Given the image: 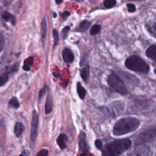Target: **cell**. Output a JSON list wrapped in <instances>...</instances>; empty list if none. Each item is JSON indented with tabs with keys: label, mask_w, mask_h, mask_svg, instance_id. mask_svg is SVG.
Listing matches in <instances>:
<instances>
[{
	"label": "cell",
	"mask_w": 156,
	"mask_h": 156,
	"mask_svg": "<svg viewBox=\"0 0 156 156\" xmlns=\"http://www.w3.org/2000/svg\"><path fill=\"white\" fill-rule=\"evenodd\" d=\"M140 125V120L133 116H126L119 119L113 129V134L115 136L124 135L136 130Z\"/></svg>",
	"instance_id": "cell-1"
},
{
	"label": "cell",
	"mask_w": 156,
	"mask_h": 156,
	"mask_svg": "<svg viewBox=\"0 0 156 156\" xmlns=\"http://www.w3.org/2000/svg\"><path fill=\"white\" fill-rule=\"evenodd\" d=\"M132 144L129 138L118 139L107 143L102 149V156H119Z\"/></svg>",
	"instance_id": "cell-2"
},
{
	"label": "cell",
	"mask_w": 156,
	"mask_h": 156,
	"mask_svg": "<svg viewBox=\"0 0 156 156\" xmlns=\"http://www.w3.org/2000/svg\"><path fill=\"white\" fill-rule=\"evenodd\" d=\"M125 66L133 71L147 74L149 71V65L141 57L137 55H131L129 57L125 62Z\"/></svg>",
	"instance_id": "cell-3"
},
{
	"label": "cell",
	"mask_w": 156,
	"mask_h": 156,
	"mask_svg": "<svg viewBox=\"0 0 156 156\" xmlns=\"http://www.w3.org/2000/svg\"><path fill=\"white\" fill-rule=\"evenodd\" d=\"M107 83L108 85L116 92L121 95L128 94V90L122 80L114 73H111L107 77Z\"/></svg>",
	"instance_id": "cell-4"
},
{
	"label": "cell",
	"mask_w": 156,
	"mask_h": 156,
	"mask_svg": "<svg viewBox=\"0 0 156 156\" xmlns=\"http://www.w3.org/2000/svg\"><path fill=\"white\" fill-rule=\"evenodd\" d=\"M156 138V129L154 127L148 128L141 132L137 136V144H143L151 142Z\"/></svg>",
	"instance_id": "cell-5"
},
{
	"label": "cell",
	"mask_w": 156,
	"mask_h": 156,
	"mask_svg": "<svg viewBox=\"0 0 156 156\" xmlns=\"http://www.w3.org/2000/svg\"><path fill=\"white\" fill-rule=\"evenodd\" d=\"M39 125V118L37 112L35 110H33L32 112V118L31 121V132L30 136V141L32 144H35L37 134H38V129Z\"/></svg>",
	"instance_id": "cell-6"
},
{
	"label": "cell",
	"mask_w": 156,
	"mask_h": 156,
	"mask_svg": "<svg viewBox=\"0 0 156 156\" xmlns=\"http://www.w3.org/2000/svg\"><path fill=\"white\" fill-rule=\"evenodd\" d=\"M150 150L148 147L143 146L142 144H138L136 147L129 154L128 156H149Z\"/></svg>",
	"instance_id": "cell-7"
},
{
	"label": "cell",
	"mask_w": 156,
	"mask_h": 156,
	"mask_svg": "<svg viewBox=\"0 0 156 156\" xmlns=\"http://www.w3.org/2000/svg\"><path fill=\"white\" fill-rule=\"evenodd\" d=\"M79 149L82 153H86L89 150L88 144L86 141V135L83 132H80L79 136Z\"/></svg>",
	"instance_id": "cell-8"
},
{
	"label": "cell",
	"mask_w": 156,
	"mask_h": 156,
	"mask_svg": "<svg viewBox=\"0 0 156 156\" xmlns=\"http://www.w3.org/2000/svg\"><path fill=\"white\" fill-rule=\"evenodd\" d=\"M62 57L64 62L66 63H71L74 59V56L72 51L67 48L63 50Z\"/></svg>",
	"instance_id": "cell-9"
},
{
	"label": "cell",
	"mask_w": 156,
	"mask_h": 156,
	"mask_svg": "<svg viewBox=\"0 0 156 156\" xmlns=\"http://www.w3.org/2000/svg\"><path fill=\"white\" fill-rule=\"evenodd\" d=\"M145 27L149 33L156 38V20H151L146 24Z\"/></svg>",
	"instance_id": "cell-10"
},
{
	"label": "cell",
	"mask_w": 156,
	"mask_h": 156,
	"mask_svg": "<svg viewBox=\"0 0 156 156\" xmlns=\"http://www.w3.org/2000/svg\"><path fill=\"white\" fill-rule=\"evenodd\" d=\"M53 109V101L52 98L50 94H48L46 99L44 112L46 115H49L51 113Z\"/></svg>",
	"instance_id": "cell-11"
},
{
	"label": "cell",
	"mask_w": 156,
	"mask_h": 156,
	"mask_svg": "<svg viewBox=\"0 0 156 156\" xmlns=\"http://www.w3.org/2000/svg\"><path fill=\"white\" fill-rule=\"evenodd\" d=\"M67 141L68 136L65 133H60L56 140L57 144L61 149H64L66 147V143Z\"/></svg>",
	"instance_id": "cell-12"
},
{
	"label": "cell",
	"mask_w": 156,
	"mask_h": 156,
	"mask_svg": "<svg viewBox=\"0 0 156 156\" xmlns=\"http://www.w3.org/2000/svg\"><path fill=\"white\" fill-rule=\"evenodd\" d=\"M90 71V67L88 64H87L84 67H83L80 69V77L85 83H87L89 80Z\"/></svg>",
	"instance_id": "cell-13"
},
{
	"label": "cell",
	"mask_w": 156,
	"mask_h": 156,
	"mask_svg": "<svg viewBox=\"0 0 156 156\" xmlns=\"http://www.w3.org/2000/svg\"><path fill=\"white\" fill-rule=\"evenodd\" d=\"M25 129L24 124L21 122H16L14 126L13 132L16 138H19Z\"/></svg>",
	"instance_id": "cell-14"
},
{
	"label": "cell",
	"mask_w": 156,
	"mask_h": 156,
	"mask_svg": "<svg viewBox=\"0 0 156 156\" xmlns=\"http://www.w3.org/2000/svg\"><path fill=\"white\" fill-rule=\"evenodd\" d=\"M146 54L147 57L154 60L156 63V45L150 46L146 51Z\"/></svg>",
	"instance_id": "cell-15"
},
{
	"label": "cell",
	"mask_w": 156,
	"mask_h": 156,
	"mask_svg": "<svg viewBox=\"0 0 156 156\" xmlns=\"http://www.w3.org/2000/svg\"><path fill=\"white\" fill-rule=\"evenodd\" d=\"M34 62V57L32 56L29 57L27 58L24 62V65L23 66V70L26 71H29L30 70V66L33 65Z\"/></svg>",
	"instance_id": "cell-16"
},
{
	"label": "cell",
	"mask_w": 156,
	"mask_h": 156,
	"mask_svg": "<svg viewBox=\"0 0 156 156\" xmlns=\"http://www.w3.org/2000/svg\"><path fill=\"white\" fill-rule=\"evenodd\" d=\"M76 89H77V93L79 95V97L80 99L83 100L85 99V95H86V90L83 87L80 83V82H78L76 84Z\"/></svg>",
	"instance_id": "cell-17"
},
{
	"label": "cell",
	"mask_w": 156,
	"mask_h": 156,
	"mask_svg": "<svg viewBox=\"0 0 156 156\" xmlns=\"http://www.w3.org/2000/svg\"><path fill=\"white\" fill-rule=\"evenodd\" d=\"M1 16H2V19L4 20L5 21H10V22H11V23L13 25H15V24H16V18L13 15H12L10 13L5 12L2 14Z\"/></svg>",
	"instance_id": "cell-18"
},
{
	"label": "cell",
	"mask_w": 156,
	"mask_h": 156,
	"mask_svg": "<svg viewBox=\"0 0 156 156\" xmlns=\"http://www.w3.org/2000/svg\"><path fill=\"white\" fill-rule=\"evenodd\" d=\"M41 38L42 41H44L46 36V32H47V23L45 19H43L41 24Z\"/></svg>",
	"instance_id": "cell-19"
},
{
	"label": "cell",
	"mask_w": 156,
	"mask_h": 156,
	"mask_svg": "<svg viewBox=\"0 0 156 156\" xmlns=\"http://www.w3.org/2000/svg\"><path fill=\"white\" fill-rule=\"evenodd\" d=\"M90 25H91L90 22L88 21L87 20H83L79 24V26L77 29V30L80 31V32H84V31L87 30L90 27Z\"/></svg>",
	"instance_id": "cell-20"
},
{
	"label": "cell",
	"mask_w": 156,
	"mask_h": 156,
	"mask_svg": "<svg viewBox=\"0 0 156 156\" xmlns=\"http://www.w3.org/2000/svg\"><path fill=\"white\" fill-rule=\"evenodd\" d=\"M9 106L14 108H18L20 107V104L16 97H13L9 102Z\"/></svg>",
	"instance_id": "cell-21"
},
{
	"label": "cell",
	"mask_w": 156,
	"mask_h": 156,
	"mask_svg": "<svg viewBox=\"0 0 156 156\" xmlns=\"http://www.w3.org/2000/svg\"><path fill=\"white\" fill-rule=\"evenodd\" d=\"M9 78V73L4 72L2 74H1L0 77V85L2 87L5 85L8 81Z\"/></svg>",
	"instance_id": "cell-22"
},
{
	"label": "cell",
	"mask_w": 156,
	"mask_h": 156,
	"mask_svg": "<svg viewBox=\"0 0 156 156\" xmlns=\"http://www.w3.org/2000/svg\"><path fill=\"white\" fill-rule=\"evenodd\" d=\"M101 30V26L98 24H95L91 27L90 30V34L91 35H95L98 34Z\"/></svg>",
	"instance_id": "cell-23"
},
{
	"label": "cell",
	"mask_w": 156,
	"mask_h": 156,
	"mask_svg": "<svg viewBox=\"0 0 156 156\" xmlns=\"http://www.w3.org/2000/svg\"><path fill=\"white\" fill-rule=\"evenodd\" d=\"M116 3V0H104V5L107 9H110L114 7Z\"/></svg>",
	"instance_id": "cell-24"
},
{
	"label": "cell",
	"mask_w": 156,
	"mask_h": 156,
	"mask_svg": "<svg viewBox=\"0 0 156 156\" xmlns=\"http://www.w3.org/2000/svg\"><path fill=\"white\" fill-rule=\"evenodd\" d=\"M48 91H49V87H48V86L46 84H45V85H44L43 88L40 90V92H39V93H38V100H39V101H41V99H42V98H43V96H44V94Z\"/></svg>",
	"instance_id": "cell-25"
},
{
	"label": "cell",
	"mask_w": 156,
	"mask_h": 156,
	"mask_svg": "<svg viewBox=\"0 0 156 156\" xmlns=\"http://www.w3.org/2000/svg\"><path fill=\"white\" fill-rule=\"evenodd\" d=\"M19 66H20V62H17L16 63H15L9 69V74H12V73H16L18 71L19 69Z\"/></svg>",
	"instance_id": "cell-26"
},
{
	"label": "cell",
	"mask_w": 156,
	"mask_h": 156,
	"mask_svg": "<svg viewBox=\"0 0 156 156\" xmlns=\"http://www.w3.org/2000/svg\"><path fill=\"white\" fill-rule=\"evenodd\" d=\"M49 151L46 149H42L39 151L35 156H48Z\"/></svg>",
	"instance_id": "cell-27"
},
{
	"label": "cell",
	"mask_w": 156,
	"mask_h": 156,
	"mask_svg": "<svg viewBox=\"0 0 156 156\" xmlns=\"http://www.w3.org/2000/svg\"><path fill=\"white\" fill-rule=\"evenodd\" d=\"M53 37L55 45H57L59 42V36L57 31L56 30H53Z\"/></svg>",
	"instance_id": "cell-28"
},
{
	"label": "cell",
	"mask_w": 156,
	"mask_h": 156,
	"mask_svg": "<svg viewBox=\"0 0 156 156\" xmlns=\"http://www.w3.org/2000/svg\"><path fill=\"white\" fill-rule=\"evenodd\" d=\"M69 29H70L69 26H66V27H65L62 29V37H63V39H65V38H66L67 34H68V32H69Z\"/></svg>",
	"instance_id": "cell-29"
},
{
	"label": "cell",
	"mask_w": 156,
	"mask_h": 156,
	"mask_svg": "<svg viewBox=\"0 0 156 156\" xmlns=\"http://www.w3.org/2000/svg\"><path fill=\"white\" fill-rule=\"evenodd\" d=\"M94 145L95 147H96V149H99V150H102V143L101 140H96L94 142Z\"/></svg>",
	"instance_id": "cell-30"
},
{
	"label": "cell",
	"mask_w": 156,
	"mask_h": 156,
	"mask_svg": "<svg viewBox=\"0 0 156 156\" xmlns=\"http://www.w3.org/2000/svg\"><path fill=\"white\" fill-rule=\"evenodd\" d=\"M127 7L128 9V11L129 12H134L136 11V7L134 4H127Z\"/></svg>",
	"instance_id": "cell-31"
},
{
	"label": "cell",
	"mask_w": 156,
	"mask_h": 156,
	"mask_svg": "<svg viewBox=\"0 0 156 156\" xmlns=\"http://www.w3.org/2000/svg\"><path fill=\"white\" fill-rule=\"evenodd\" d=\"M69 15H70V12L68 10H66V11H64L63 13H62L60 16L63 20H65L69 16Z\"/></svg>",
	"instance_id": "cell-32"
},
{
	"label": "cell",
	"mask_w": 156,
	"mask_h": 156,
	"mask_svg": "<svg viewBox=\"0 0 156 156\" xmlns=\"http://www.w3.org/2000/svg\"><path fill=\"white\" fill-rule=\"evenodd\" d=\"M69 79H66L65 80H64L63 81V84H62V86H63V88H66V87H67V86L68 85V84H69Z\"/></svg>",
	"instance_id": "cell-33"
},
{
	"label": "cell",
	"mask_w": 156,
	"mask_h": 156,
	"mask_svg": "<svg viewBox=\"0 0 156 156\" xmlns=\"http://www.w3.org/2000/svg\"><path fill=\"white\" fill-rule=\"evenodd\" d=\"M5 42V40H4V38L3 37V36L1 35V50L2 51V48H3V45H4V43Z\"/></svg>",
	"instance_id": "cell-34"
},
{
	"label": "cell",
	"mask_w": 156,
	"mask_h": 156,
	"mask_svg": "<svg viewBox=\"0 0 156 156\" xmlns=\"http://www.w3.org/2000/svg\"><path fill=\"white\" fill-rule=\"evenodd\" d=\"M53 76L57 78H59V79H62L60 75L58 74V73H53Z\"/></svg>",
	"instance_id": "cell-35"
},
{
	"label": "cell",
	"mask_w": 156,
	"mask_h": 156,
	"mask_svg": "<svg viewBox=\"0 0 156 156\" xmlns=\"http://www.w3.org/2000/svg\"><path fill=\"white\" fill-rule=\"evenodd\" d=\"M55 1L57 4H60L63 1V0H55Z\"/></svg>",
	"instance_id": "cell-36"
},
{
	"label": "cell",
	"mask_w": 156,
	"mask_h": 156,
	"mask_svg": "<svg viewBox=\"0 0 156 156\" xmlns=\"http://www.w3.org/2000/svg\"><path fill=\"white\" fill-rule=\"evenodd\" d=\"M19 156H28V155H27L26 154H24V153H21Z\"/></svg>",
	"instance_id": "cell-37"
},
{
	"label": "cell",
	"mask_w": 156,
	"mask_h": 156,
	"mask_svg": "<svg viewBox=\"0 0 156 156\" xmlns=\"http://www.w3.org/2000/svg\"><path fill=\"white\" fill-rule=\"evenodd\" d=\"M78 2H82V1H83V0H77Z\"/></svg>",
	"instance_id": "cell-38"
},
{
	"label": "cell",
	"mask_w": 156,
	"mask_h": 156,
	"mask_svg": "<svg viewBox=\"0 0 156 156\" xmlns=\"http://www.w3.org/2000/svg\"><path fill=\"white\" fill-rule=\"evenodd\" d=\"M155 74H156V69H155Z\"/></svg>",
	"instance_id": "cell-39"
},
{
	"label": "cell",
	"mask_w": 156,
	"mask_h": 156,
	"mask_svg": "<svg viewBox=\"0 0 156 156\" xmlns=\"http://www.w3.org/2000/svg\"><path fill=\"white\" fill-rule=\"evenodd\" d=\"M129 1H136V0H129Z\"/></svg>",
	"instance_id": "cell-40"
},
{
	"label": "cell",
	"mask_w": 156,
	"mask_h": 156,
	"mask_svg": "<svg viewBox=\"0 0 156 156\" xmlns=\"http://www.w3.org/2000/svg\"><path fill=\"white\" fill-rule=\"evenodd\" d=\"M155 156H156V155H155Z\"/></svg>",
	"instance_id": "cell-41"
}]
</instances>
